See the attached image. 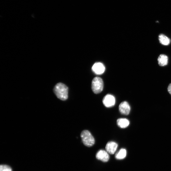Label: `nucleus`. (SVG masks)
Returning a JSON list of instances; mask_svg holds the SVG:
<instances>
[{
	"mask_svg": "<svg viewBox=\"0 0 171 171\" xmlns=\"http://www.w3.org/2000/svg\"><path fill=\"white\" fill-rule=\"evenodd\" d=\"M68 88L62 83H57L53 91L58 98L62 101L66 100L68 97Z\"/></svg>",
	"mask_w": 171,
	"mask_h": 171,
	"instance_id": "1",
	"label": "nucleus"
},
{
	"mask_svg": "<svg viewBox=\"0 0 171 171\" xmlns=\"http://www.w3.org/2000/svg\"><path fill=\"white\" fill-rule=\"evenodd\" d=\"M81 137L83 144L86 146L90 147L95 143L94 137L88 130H84L82 132Z\"/></svg>",
	"mask_w": 171,
	"mask_h": 171,
	"instance_id": "2",
	"label": "nucleus"
},
{
	"mask_svg": "<svg viewBox=\"0 0 171 171\" xmlns=\"http://www.w3.org/2000/svg\"><path fill=\"white\" fill-rule=\"evenodd\" d=\"M103 87V82L101 78L97 77L93 79L92 83V89L94 93L98 94L101 93Z\"/></svg>",
	"mask_w": 171,
	"mask_h": 171,
	"instance_id": "3",
	"label": "nucleus"
},
{
	"mask_svg": "<svg viewBox=\"0 0 171 171\" xmlns=\"http://www.w3.org/2000/svg\"><path fill=\"white\" fill-rule=\"evenodd\" d=\"M115 102V99L113 96L110 94L106 95L103 99L104 105L107 108L113 106Z\"/></svg>",
	"mask_w": 171,
	"mask_h": 171,
	"instance_id": "4",
	"label": "nucleus"
},
{
	"mask_svg": "<svg viewBox=\"0 0 171 171\" xmlns=\"http://www.w3.org/2000/svg\"><path fill=\"white\" fill-rule=\"evenodd\" d=\"M96 158L104 162L109 161V156L108 153L103 150H100L96 154Z\"/></svg>",
	"mask_w": 171,
	"mask_h": 171,
	"instance_id": "5",
	"label": "nucleus"
},
{
	"mask_svg": "<svg viewBox=\"0 0 171 171\" xmlns=\"http://www.w3.org/2000/svg\"><path fill=\"white\" fill-rule=\"evenodd\" d=\"M119 111L121 114L128 115L129 114L130 110V106L126 101L121 102L119 106Z\"/></svg>",
	"mask_w": 171,
	"mask_h": 171,
	"instance_id": "6",
	"label": "nucleus"
},
{
	"mask_svg": "<svg viewBox=\"0 0 171 171\" xmlns=\"http://www.w3.org/2000/svg\"><path fill=\"white\" fill-rule=\"evenodd\" d=\"M105 67L103 64L101 62L95 63L92 67L93 71L96 74H101L105 71Z\"/></svg>",
	"mask_w": 171,
	"mask_h": 171,
	"instance_id": "7",
	"label": "nucleus"
},
{
	"mask_svg": "<svg viewBox=\"0 0 171 171\" xmlns=\"http://www.w3.org/2000/svg\"><path fill=\"white\" fill-rule=\"evenodd\" d=\"M118 145L116 143L111 141L109 142L105 146L107 152L111 154H113L116 152Z\"/></svg>",
	"mask_w": 171,
	"mask_h": 171,
	"instance_id": "8",
	"label": "nucleus"
},
{
	"mask_svg": "<svg viewBox=\"0 0 171 171\" xmlns=\"http://www.w3.org/2000/svg\"><path fill=\"white\" fill-rule=\"evenodd\" d=\"M157 60L159 65L160 66L163 67L167 65L168 58L165 55L161 54L159 56Z\"/></svg>",
	"mask_w": 171,
	"mask_h": 171,
	"instance_id": "9",
	"label": "nucleus"
},
{
	"mask_svg": "<svg viewBox=\"0 0 171 171\" xmlns=\"http://www.w3.org/2000/svg\"><path fill=\"white\" fill-rule=\"evenodd\" d=\"M158 39L160 43L163 45L167 46L170 44V39L164 34H160Z\"/></svg>",
	"mask_w": 171,
	"mask_h": 171,
	"instance_id": "10",
	"label": "nucleus"
},
{
	"mask_svg": "<svg viewBox=\"0 0 171 171\" xmlns=\"http://www.w3.org/2000/svg\"><path fill=\"white\" fill-rule=\"evenodd\" d=\"M117 124L120 128H125L129 125L130 122L126 119L121 118L117 120Z\"/></svg>",
	"mask_w": 171,
	"mask_h": 171,
	"instance_id": "11",
	"label": "nucleus"
},
{
	"mask_svg": "<svg viewBox=\"0 0 171 171\" xmlns=\"http://www.w3.org/2000/svg\"><path fill=\"white\" fill-rule=\"evenodd\" d=\"M126 155V151L124 149H121L115 155L117 159L121 160L125 158Z\"/></svg>",
	"mask_w": 171,
	"mask_h": 171,
	"instance_id": "12",
	"label": "nucleus"
},
{
	"mask_svg": "<svg viewBox=\"0 0 171 171\" xmlns=\"http://www.w3.org/2000/svg\"><path fill=\"white\" fill-rule=\"evenodd\" d=\"M0 171H12L9 166L6 165H1L0 166Z\"/></svg>",
	"mask_w": 171,
	"mask_h": 171,
	"instance_id": "13",
	"label": "nucleus"
},
{
	"mask_svg": "<svg viewBox=\"0 0 171 171\" xmlns=\"http://www.w3.org/2000/svg\"><path fill=\"white\" fill-rule=\"evenodd\" d=\"M168 90L169 93L171 95V83L169 84L168 87Z\"/></svg>",
	"mask_w": 171,
	"mask_h": 171,
	"instance_id": "14",
	"label": "nucleus"
}]
</instances>
